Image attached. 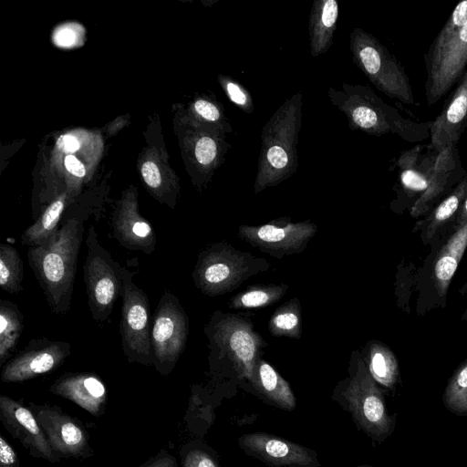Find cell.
I'll use <instances>...</instances> for the list:
<instances>
[{
  "label": "cell",
  "instance_id": "obj_1",
  "mask_svg": "<svg viewBox=\"0 0 467 467\" xmlns=\"http://www.w3.org/2000/svg\"><path fill=\"white\" fill-rule=\"evenodd\" d=\"M399 191L414 199L410 215L429 213L467 175L457 146L441 152L417 145L400 152L397 160Z\"/></svg>",
  "mask_w": 467,
  "mask_h": 467
},
{
  "label": "cell",
  "instance_id": "obj_2",
  "mask_svg": "<svg viewBox=\"0 0 467 467\" xmlns=\"http://www.w3.org/2000/svg\"><path fill=\"white\" fill-rule=\"evenodd\" d=\"M83 219L63 218L57 237L45 247L27 250V262L47 305L56 314H66L71 306L77 263L83 239Z\"/></svg>",
  "mask_w": 467,
  "mask_h": 467
},
{
  "label": "cell",
  "instance_id": "obj_3",
  "mask_svg": "<svg viewBox=\"0 0 467 467\" xmlns=\"http://www.w3.org/2000/svg\"><path fill=\"white\" fill-rule=\"evenodd\" d=\"M327 96L352 130L377 137L393 134L410 143L430 139L431 121L421 123L402 116L368 86L344 82L338 88H329Z\"/></svg>",
  "mask_w": 467,
  "mask_h": 467
},
{
  "label": "cell",
  "instance_id": "obj_4",
  "mask_svg": "<svg viewBox=\"0 0 467 467\" xmlns=\"http://www.w3.org/2000/svg\"><path fill=\"white\" fill-rule=\"evenodd\" d=\"M302 119L303 95L296 92L286 99L263 126L254 193L275 186L296 173Z\"/></svg>",
  "mask_w": 467,
  "mask_h": 467
},
{
  "label": "cell",
  "instance_id": "obj_5",
  "mask_svg": "<svg viewBox=\"0 0 467 467\" xmlns=\"http://www.w3.org/2000/svg\"><path fill=\"white\" fill-rule=\"evenodd\" d=\"M331 399L374 443H382L394 432L396 416L389 413L383 390L358 352L353 353L349 375L337 383Z\"/></svg>",
  "mask_w": 467,
  "mask_h": 467
},
{
  "label": "cell",
  "instance_id": "obj_6",
  "mask_svg": "<svg viewBox=\"0 0 467 467\" xmlns=\"http://www.w3.org/2000/svg\"><path fill=\"white\" fill-rule=\"evenodd\" d=\"M425 98L434 105L456 86L467 67V0L460 2L424 54Z\"/></svg>",
  "mask_w": 467,
  "mask_h": 467
},
{
  "label": "cell",
  "instance_id": "obj_7",
  "mask_svg": "<svg viewBox=\"0 0 467 467\" xmlns=\"http://www.w3.org/2000/svg\"><path fill=\"white\" fill-rule=\"evenodd\" d=\"M211 350L210 360L230 362L240 379L251 383L261 349L266 345L242 317L215 312L204 327Z\"/></svg>",
  "mask_w": 467,
  "mask_h": 467
},
{
  "label": "cell",
  "instance_id": "obj_8",
  "mask_svg": "<svg viewBox=\"0 0 467 467\" xmlns=\"http://www.w3.org/2000/svg\"><path fill=\"white\" fill-rule=\"evenodd\" d=\"M268 268L269 264L263 258L221 242L201 251L192 276L201 293L216 296L234 290L245 279Z\"/></svg>",
  "mask_w": 467,
  "mask_h": 467
},
{
  "label": "cell",
  "instance_id": "obj_9",
  "mask_svg": "<svg viewBox=\"0 0 467 467\" xmlns=\"http://www.w3.org/2000/svg\"><path fill=\"white\" fill-rule=\"evenodd\" d=\"M352 60L377 89L406 105H415L410 79L400 61L372 34L354 28L349 35Z\"/></svg>",
  "mask_w": 467,
  "mask_h": 467
},
{
  "label": "cell",
  "instance_id": "obj_10",
  "mask_svg": "<svg viewBox=\"0 0 467 467\" xmlns=\"http://www.w3.org/2000/svg\"><path fill=\"white\" fill-rule=\"evenodd\" d=\"M86 244L83 276L88 305L92 318L103 323L109 319L117 299L121 296L127 268L115 261L110 252L100 244L93 225L88 229Z\"/></svg>",
  "mask_w": 467,
  "mask_h": 467
},
{
  "label": "cell",
  "instance_id": "obj_11",
  "mask_svg": "<svg viewBox=\"0 0 467 467\" xmlns=\"http://www.w3.org/2000/svg\"><path fill=\"white\" fill-rule=\"evenodd\" d=\"M190 324L178 297L165 289L155 309L150 330L154 368L161 374L170 373L183 353Z\"/></svg>",
  "mask_w": 467,
  "mask_h": 467
},
{
  "label": "cell",
  "instance_id": "obj_12",
  "mask_svg": "<svg viewBox=\"0 0 467 467\" xmlns=\"http://www.w3.org/2000/svg\"><path fill=\"white\" fill-rule=\"evenodd\" d=\"M119 334L121 348L127 360L146 366L152 365L150 343V301L146 293L132 280L127 269L122 286Z\"/></svg>",
  "mask_w": 467,
  "mask_h": 467
},
{
  "label": "cell",
  "instance_id": "obj_13",
  "mask_svg": "<svg viewBox=\"0 0 467 467\" xmlns=\"http://www.w3.org/2000/svg\"><path fill=\"white\" fill-rule=\"evenodd\" d=\"M317 231L313 223H292L283 218L258 226L241 225L238 235L262 252L282 258L303 252Z\"/></svg>",
  "mask_w": 467,
  "mask_h": 467
},
{
  "label": "cell",
  "instance_id": "obj_14",
  "mask_svg": "<svg viewBox=\"0 0 467 467\" xmlns=\"http://www.w3.org/2000/svg\"><path fill=\"white\" fill-rule=\"evenodd\" d=\"M71 354V345L47 337L32 338L2 367L1 381L17 383L59 368Z\"/></svg>",
  "mask_w": 467,
  "mask_h": 467
},
{
  "label": "cell",
  "instance_id": "obj_15",
  "mask_svg": "<svg viewBox=\"0 0 467 467\" xmlns=\"http://www.w3.org/2000/svg\"><path fill=\"white\" fill-rule=\"evenodd\" d=\"M30 410L58 457L79 458L89 454L88 435L77 419L57 406L31 403Z\"/></svg>",
  "mask_w": 467,
  "mask_h": 467
},
{
  "label": "cell",
  "instance_id": "obj_16",
  "mask_svg": "<svg viewBox=\"0 0 467 467\" xmlns=\"http://www.w3.org/2000/svg\"><path fill=\"white\" fill-rule=\"evenodd\" d=\"M240 449L251 457L275 467H321L317 453L285 438L265 432L241 435Z\"/></svg>",
  "mask_w": 467,
  "mask_h": 467
},
{
  "label": "cell",
  "instance_id": "obj_17",
  "mask_svg": "<svg viewBox=\"0 0 467 467\" xmlns=\"http://www.w3.org/2000/svg\"><path fill=\"white\" fill-rule=\"evenodd\" d=\"M0 420L5 430L29 451L51 462L59 461L30 409L11 398L0 396Z\"/></svg>",
  "mask_w": 467,
  "mask_h": 467
},
{
  "label": "cell",
  "instance_id": "obj_18",
  "mask_svg": "<svg viewBox=\"0 0 467 467\" xmlns=\"http://www.w3.org/2000/svg\"><path fill=\"white\" fill-rule=\"evenodd\" d=\"M467 128V70L443 104L441 112L431 121V146L438 152L457 146Z\"/></svg>",
  "mask_w": 467,
  "mask_h": 467
},
{
  "label": "cell",
  "instance_id": "obj_19",
  "mask_svg": "<svg viewBox=\"0 0 467 467\" xmlns=\"http://www.w3.org/2000/svg\"><path fill=\"white\" fill-rule=\"evenodd\" d=\"M110 229L120 246L146 254L154 253L157 243L154 228L139 213L135 202L120 205L112 217Z\"/></svg>",
  "mask_w": 467,
  "mask_h": 467
},
{
  "label": "cell",
  "instance_id": "obj_20",
  "mask_svg": "<svg viewBox=\"0 0 467 467\" xmlns=\"http://www.w3.org/2000/svg\"><path fill=\"white\" fill-rule=\"evenodd\" d=\"M56 395L67 399L94 416L103 412L107 389L101 379L93 373H66L51 386Z\"/></svg>",
  "mask_w": 467,
  "mask_h": 467
},
{
  "label": "cell",
  "instance_id": "obj_21",
  "mask_svg": "<svg viewBox=\"0 0 467 467\" xmlns=\"http://www.w3.org/2000/svg\"><path fill=\"white\" fill-rule=\"evenodd\" d=\"M251 385L265 402L288 411L296 409V399L289 383L262 358L255 363Z\"/></svg>",
  "mask_w": 467,
  "mask_h": 467
},
{
  "label": "cell",
  "instance_id": "obj_22",
  "mask_svg": "<svg viewBox=\"0 0 467 467\" xmlns=\"http://www.w3.org/2000/svg\"><path fill=\"white\" fill-rule=\"evenodd\" d=\"M336 0H315L308 19L309 48L312 57L325 54L333 45L338 19Z\"/></svg>",
  "mask_w": 467,
  "mask_h": 467
},
{
  "label": "cell",
  "instance_id": "obj_23",
  "mask_svg": "<svg viewBox=\"0 0 467 467\" xmlns=\"http://www.w3.org/2000/svg\"><path fill=\"white\" fill-rule=\"evenodd\" d=\"M467 195V175L422 220L418 221L413 232H420L424 244L430 243L448 223L455 221Z\"/></svg>",
  "mask_w": 467,
  "mask_h": 467
},
{
  "label": "cell",
  "instance_id": "obj_24",
  "mask_svg": "<svg viewBox=\"0 0 467 467\" xmlns=\"http://www.w3.org/2000/svg\"><path fill=\"white\" fill-rule=\"evenodd\" d=\"M466 247L467 223L454 231L437 253L433 265V278L439 296H446Z\"/></svg>",
  "mask_w": 467,
  "mask_h": 467
},
{
  "label": "cell",
  "instance_id": "obj_25",
  "mask_svg": "<svg viewBox=\"0 0 467 467\" xmlns=\"http://www.w3.org/2000/svg\"><path fill=\"white\" fill-rule=\"evenodd\" d=\"M66 197L59 196L48 204L37 220L21 234V244L45 247L54 243L61 227Z\"/></svg>",
  "mask_w": 467,
  "mask_h": 467
},
{
  "label": "cell",
  "instance_id": "obj_26",
  "mask_svg": "<svg viewBox=\"0 0 467 467\" xmlns=\"http://www.w3.org/2000/svg\"><path fill=\"white\" fill-rule=\"evenodd\" d=\"M375 381L387 389L394 390L400 382V373L395 354L385 344L370 341L363 358Z\"/></svg>",
  "mask_w": 467,
  "mask_h": 467
},
{
  "label": "cell",
  "instance_id": "obj_27",
  "mask_svg": "<svg viewBox=\"0 0 467 467\" xmlns=\"http://www.w3.org/2000/svg\"><path fill=\"white\" fill-rule=\"evenodd\" d=\"M24 329V316L18 306L9 300H0V366L15 353Z\"/></svg>",
  "mask_w": 467,
  "mask_h": 467
},
{
  "label": "cell",
  "instance_id": "obj_28",
  "mask_svg": "<svg viewBox=\"0 0 467 467\" xmlns=\"http://www.w3.org/2000/svg\"><path fill=\"white\" fill-rule=\"evenodd\" d=\"M288 286L286 285H257L247 287L234 296L229 302L232 308L248 310L270 306L281 299Z\"/></svg>",
  "mask_w": 467,
  "mask_h": 467
},
{
  "label": "cell",
  "instance_id": "obj_29",
  "mask_svg": "<svg viewBox=\"0 0 467 467\" xmlns=\"http://www.w3.org/2000/svg\"><path fill=\"white\" fill-rule=\"evenodd\" d=\"M268 329L270 334L275 337H301V307L297 298L291 299L275 310L269 320Z\"/></svg>",
  "mask_w": 467,
  "mask_h": 467
},
{
  "label": "cell",
  "instance_id": "obj_30",
  "mask_svg": "<svg viewBox=\"0 0 467 467\" xmlns=\"http://www.w3.org/2000/svg\"><path fill=\"white\" fill-rule=\"evenodd\" d=\"M24 265L18 251L9 244H0V286L9 293L23 290Z\"/></svg>",
  "mask_w": 467,
  "mask_h": 467
},
{
  "label": "cell",
  "instance_id": "obj_31",
  "mask_svg": "<svg viewBox=\"0 0 467 467\" xmlns=\"http://www.w3.org/2000/svg\"><path fill=\"white\" fill-rule=\"evenodd\" d=\"M445 408L456 415H467V359L450 378L442 395Z\"/></svg>",
  "mask_w": 467,
  "mask_h": 467
},
{
  "label": "cell",
  "instance_id": "obj_32",
  "mask_svg": "<svg viewBox=\"0 0 467 467\" xmlns=\"http://www.w3.org/2000/svg\"><path fill=\"white\" fill-rule=\"evenodd\" d=\"M193 110L207 125L222 129L226 133L233 131L232 125L224 113L223 107L213 99L200 98L193 103Z\"/></svg>",
  "mask_w": 467,
  "mask_h": 467
},
{
  "label": "cell",
  "instance_id": "obj_33",
  "mask_svg": "<svg viewBox=\"0 0 467 467\" xmlns=\"http://www.w3.org/2000/svg\"><path fill=\"white\" fill-rule=\"evenodd\" d=\"M218 82L228 99L244 113L254 111V100L247 88L234 78L220 74Z\"/></svg>",
  "mask_w": 467,
  "mask_h": 467
},
{
  "label": "cell",
  "instance_id": "obj_34",
  "mask_svg": "<svg viewBox=\"0 0 467 467\" xmlns=\"http://www.w3.org/2000/svg\"><path fill=\"white\" fill-rule=\"evenodd\" d=\"M182 463L184 467H221L210 452L200 448L190 450Z\"/></svg>",
  "mask_w": 467,
  "mask_h": 467
},
{
  "label": "cell",
  "instance_id": "obj_35",
  "mask_svg": "<svg viewBox=\"0 0 467 467\" xmlns=\"http://www.w3.org/2000/svg\"><path fill=\"white\" fill-rule=\"evenodd\" d=\"M0 467H19L16 451L3 435L0 436Z\"/></svg>",
  "mask_w": 467,
  "mask_h": 467
},
{
  "label": "cell",
  "instance_id": "obj_36",
  "mask_svg": "<svg viewBox=\"0 0 467 467\" xmlns=\"http://www.w3.org/2000/svg\"><path fill=\"white\" fill-rule=\"evenodd\" d=\"M141 175L146 184L151 189H158L161 184L159 168L153 161H146L141 167Z\"/></svg>",
  "mask_w": 467,
  "mask_h": 467
},
{
  "label": "cell",
  "instance_id": "obj_37",
  "mask_svg": "<svg viewBox=\"0 0 467 467\" xmlns=\"http://www.w3.org/2000/svg\"><path fill=\"white\" fill-rule=\"evenodd\" d=\"M141 467H177L174 457L162 451Z\"/></svg>",
  "mask_w": 467,
  "mask_h": 467
},
{
  "label": "cell",
  "instance_id": "obj_38",
  "mask_svg": "<svg viewBox=\"0 0 467 467\" xmlns=\"http://www.w3.org/2000/svg\"><path fill=\"white\" fill-rule=\"evenodd\" d=\"M66 169L76 177H84L86 169L83 163L78 161L74 155L68 154L65 157L64 161Z\"/></svg>",
  "mask_w": 467,
  "mask_h": 467
},
{
  "label": "cell",
  "instance_id": "obj_39",
  "mask_svg": "<svg viewBox=\"0 0 467 467\" xmlns=\"http://www.w3.org/2000/svg\"><path fill=\"white\" fill-rule=\"evenodd\" d=\"M58 147L67 152H75L79 148V141L72 135L61 136L57 141Z\"/></svg>",
  "mask_w": 467,
  "mask_h": 467
},
{
  "label": "cell",
  "instance_id": "obj_40",
  "mask_svg": "<svg viewBox=\"0 0 467 467\" xmlns=\"http://www.w3.org/2000/svg\"><path fill=\"white\" fill-rule=\"evenodd\" d=\"M56 40L57 45L70 46L72 43H74L75 34L72 30L68 28L62 29L59 32H57V35L56 36Z\"/></svg>",
  "mask_w": 467,
  "mask_h": 467
},
{
  "label": "cell",
  "instance_id": "obj_41",
  "mask_svg": "<svg viewBox=\"0 0 467 467\" xmlns=\"http://www.w3.org/2000/svg\"><path fill=\"white\" fill-rule=\"evenodd\" d=\"M467 223V195L453 223V229L456 231Z\"/></svg>",
  "mask_w": 467,
  "mask_h": 467
},
{
  "label": "cell",
  "instance_id": "obj_42",
  "mask_svg": "<svg viewBox=\"0 0 467 467\" xmlns=\"http://www.w3.org/2000/svg\"><path fill=\"white\" fill-rule=\"evenodd\" d=\"M462 320H467V308L462 316Z\"/></svg>",
  "mask_w": 467,
  "mask_h": 467
},
{
  "label": "cell",
  "instance_id": "obj_43",
  "mask_svg": "<svg viewBox=\"0 0 467 467\" xmlns=\"http://www.w3.org/2000/svg\"><path fill=\"white\" fill-rule=\"evenodd\" d=\"M358 467H372V466H368V465H361V466H358Z\"/></svg>",
  "mask_w": 467,
  "mask_h": 467
}]
</instances>
